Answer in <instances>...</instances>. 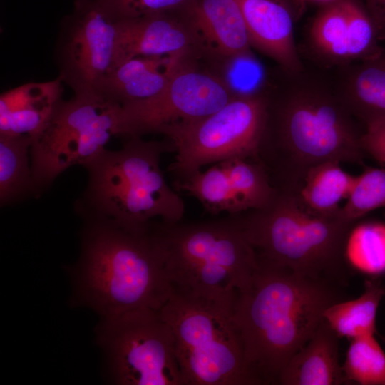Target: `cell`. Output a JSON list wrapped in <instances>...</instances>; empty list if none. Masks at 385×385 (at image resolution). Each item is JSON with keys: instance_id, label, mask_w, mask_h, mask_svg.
I'll use <instances>...</instances> for the list:
<instances>
[{"instance_id": "6da1fadb", "label": "cell", "mask_w": 385, "mask_h": 385, "mask_svg": "<svg viewBox=\"0 0 385 385\" xmlns=\"http://www.w3.org/2000/svg\"><path fill=\"white\" fill-rule=\"evenodd\" d=\"M257 257L250 284L237 293L233 318L250 371L260 384H278L283 369L311 338L325 309L342 297L329 278Z\"/></svg>"}, {"instance_id": "7a4b0ae2", "label": "cell", "mask_w": 385, "mask_h": 385, "mask_svg": "<svg viewBox=\"0 0 385 385\" xmlns=\"http://www.w3.org/2000/svg\"><path fill=\"white\" fill-rule=\"evenodd\" d=\"M79 213L83 218L81 254L71 269L76 302L101 318L160 309L173 288L148 229L137 233L106 217Z\"/></svg>"}, {"instance_id": "3957f363", "label": "cell", "mask_w": 385, "mask_h": 385, "mask_svg": "<svg viewBox=\"0 0 385 385\" xmlns=\"http://www.w3.org/2000/svg\"><path fill=\"white\" fill-rule=\"evenodd\" d=\"M346 103L317 91L268 100L256 160L272 185L296 192L314 166L330 160L363 164L362 133Z\"/></svg>"}, {"instance_id": "277c9868", "label": "cell", "mask_w": 385, "mask_h": 385, "mask_svg": "<svg viewBox=\"0 0 385 385\" xmlns=\"http://www.w3.org/2000/svg\"><path fill=\"white\" fill-rule=\"evenodd\" d=\"M167 152H175L169 140L141 137L128 138L119 150L105 149L84 165L88 185L76 209L137 233L145 232L156 219L180 221L184 202L168 184L160 165L161 155Z\"/></svg>"}, {"instance_id": "5b68a950", "label": "cell", "mask_w": 385, "mask_h": 385, "mask_svg": "<svg viewBox=\"0 0 385 385\" xmlns=\"http://www.w3.org/2000/svg\"><path fill=\"white\" fill-rule=\"evenodd\" d=\"M150 236L174 290L235 298L258 267L257 252L233 215L200 222L153 220Z\"/></svg>"}, {"instance_id": "8992f818", "label": "cell", "mask_w": 385, "mask_h": 385, "mask_svg": "<svg viewBox=\"0 0 385 385\" xmlns=\"http://www.w3.org/2000/svg\"><path fill=\"white\" fill-rule=\"evenodd\" d=\"M236 297L215 299L173 289L160 309L174 335L183 385L260 384L234 321Z\"/></svg>"}, {"instance_id": "52a82bcc", "label": "cell", "mask_w": 385, "mask_h": 385, "mask_svg": "<svg viewBox=\"0 0 385 385\" xmlns=\"http://www.w3.org/2000/svg\"><path fill=\"white\" fill-rule=\"evenodd\" d=\"M233 216L260 257L327 278L344 260L345 238L355 222L314 214L294 192L279 190L266 206Z\"/></svg>"}, {"instance_id": "ba28073f", "label": "cell", "mask_w": 385, "mask_h": 385, "mask_svg": "<svg viewBox=\"0 0 385 385\" xmlns=\"http://www.w3.org/2000/svg\"><path fill=\"white\" fill-rule=\"evenodd\" d=\"M121 105L101 96L61 101L41 133L31 144L32 193L43 192L63 171L85 165L120 135Z\"/></svg>"}, {"instance_id": "9c48e42d", "label": "cell", "mask_w": 385, "mask_h": 385, "mask_svg": "<svg viewBox=\"0 0 385 385\" xmlns=\"http://www.w3.org/2000/svg\"><path fill=\"white\" fill-rule=\"evenodd\" d=\"M267 106L264 96L238 93L208 115L164 127L160 133L173 144L175 153L168 170L177 180L208 164L235 158L255 160Z\"/></svg>"}, {"instance_id": "30bf717a", "label": "cell", "mask_w": 385, "mask_h": 385, "mask_svg": "<svg viewBox=\"0 0 385 385\" xmlns=\"http://www.w3.org/2000/svg\"><path fill=\"white\" fill-rule=\"evenodd\" d=\"M96 336L111 384L183 385L174 335L160 309L101 318Z\"/></svg>"}, {"instance_id": "8fae6325", "label": "cell", "mask_w": 385, "mask_h": 385, "mask_svg": "<svg viewBox=\"0 0 385 385\" xmlns=\"http://www.w3.org/2000/svg\"><path fill=\"white\" fill-rule=\"evenodd\" d=\"M237 94L227 79L197 68L192 60L186 61L158 94L121 105L120 135L141 137L174 123L201 118Z\"/></svg>"}, {"instance_id": "7c38bea8", "label": "cell", "mask_w": 385, "mask_h": 385, "mask_svg": "<svg viewBox=\"0 0 385 385\" xmlns=\"http://www.w3.org/2000/svg\"><path fill=\"white\" fill-rule=\"evenodd\" d=\"M126 16L111 0H76L61 76L76 96H100L105 77L123 60Z\"/></svg>"}, {"instance_id": "4fadbf2b", "label": "cell", "mask_w": 385, "mask_h": 385, "mask_svg": "<svg viewBox=\"0 0 385 385\" xmlns=\"http://www.w3.org/2000/svg\"><path fill=\"white\" fill-rule=\"evenodd\" d=\"M176 189L197 199L208 212L235 215L266 206L276 192L263 165L235 158L177 180Z\"/></svg>"}, {"instance_id": "5bb4252c", "label": "cell", "mask_w": 385, "mask_h": 385, "mask_svg": "<svg viewBox=\"0 0 385 385\" xmlns=\"http://www.w3.org/2000/svg\"><path fill=\"white\" fill-rule=\"evenodd\" d=\"M314 46L334 59L369 60L381 55L379 31L364 4L334 0L324 5L309 30Z\"/></svg>"}, {"instance_id": "9a60e30c", "label": "cell", "mask_w": 385, "mask_h": 385, "mask_svg": "<svg viewBox=\"0 0 385 385\" xmlns=\"http://www.w3.org/2000/svg\"><path fill=\"white\" fill-rule=\"evenodd\" d=\"M122 38L123 61L138 56L193 58L205 48L184 7L124 17Z\"/></svg>"}, {"instance_id": "2e32d148", "label": "cell", "mask_w": 385, "mask_h": 385, "mask_svg": "<svg viewBox=\"0 0 385 385\" xmlns=\"http://www.w3.org/2000/svg\"><path fill=\"white\" fill-rule=\"evenodd\" d=\"M242 12L251 46L285 70L300 68L289 0H235Z\"/></svg>"}, {"instance_id": "e0dca14e", "label": "cell", "mask_w": 385, "mask_h": 385, "mask_svg": "<svg viewBox=\"0 0 385 385\" xmlns=\"http://www.w3.org/2000/svg\"><path fill=\"white\" fill-rule=\"evenodd\" d=\"M185 13L205 48L225 58L250 55V41L235 0H190Z\"/></svg>"}, {"instance_id": "ac0fdd59", "label": "cell", "mask_w": 385, "mask_h": 385, "mask_svg": "<svg viewBox=\"0 0 385 385\" xmlns=\"http://www.w3.org/2000/svg\"><path fill=\"white\" fill-rule=\"evenodd\" d=\"M61 80L28 83L1 93L0 135L32 140L39 135L61 100Z\"/></svg>"}, {"instance_id": "d6986e66", "label": "cell", "mask_w": 385, "mask_h": 385, "mask_svg": "<svg viewBox=\"0 0 385 385\" xmlns=\"http://www.w3.org/2000/svg\"><path fill=\"white\" fill-rule=\"evenodd\" d=\"M184 60L183 56L129 58L105 77L98 94L120 105L153 97L162 91Z\"/></svg>"}, {"instance_id": "ffe728a7", "label": "cell", "mask_w": 385, "mask_h": 385, "mask_svg": "<svg viewBox=\"0 0 385 385\" xmlns=\"http://www.w3.org/2000/svg\"><path fill=\"white\" fill-rule=\"evenodd\" d=\"M338 336L323 318L280 374L282 385H338L346 382L339 363Z\"/></svg>"}, {"instance_id": "44dd1931", "label": "cell", "mask_w": 385, "mask_h": 385, "mask_svg": "<svg viewBox=\"0 0 385 385\" xmlns=\"http://www.w3.org/2000/svg\"><path fill=\"white\" fill-rule=\"evenodd\" d=\"M337 160L324 162L312 168L294 192L311 212L324 217L340 215L342 199H347L355 176L344 171Z\"/></svg>"}, {"instance_id": "7402d4cb", "label": "cell", "mask_w": 385, "mask_h": 385, "mask_svg": "<svg viewBox=\"0 0 385 385\" xmlns=\"http://www.w3.org/2000/svg\"><path fill=\"white\" fill-rule=\"evenodd\" d=\"M384 295L381 282L368 280L358 298L329 306L323 317L338 337L351 339L374 334L379 304Z\"/></svg>"}, {"instance_id": "603a6c76", "label": "cell", "mask_w": 385, "mask_h": 385, "mask_svg": "<svg viewBox=\"0 0 385 385\" xmlns=\"http://www.w3.org/2000/svg\"><path fill=\"white\" fill-rule=\"evenodd\" d=\"M29 136L0 135V202L9 205L32 192Z\"/></svg>"}, {"instance_id": "cb8c5ba5", "label": "cell", "mask_w": 385, "mask_h": 385, "mask_svg": "<svg viewBox=\"0 0 385 385\" xmlns=\"http://www.w3.org/2000/svg\"><path fill=\"white\" fill-rule=\"evenodd\" d=\"M355 222L346 234L344 259L354 270L369 275L385 272V224Z\"/></svg>"}, {"instance_id": "d4e9b609", "label": "cell", "mask_w": 385, "mask_h": 385, "mask_svg": "<svg viewBox=\"0 0 385 385\" xmlns=\"http://www.w3.org/2000/svg\"><path fill=\"white\" fill-rule=\"evenodd\" d=\"M347 107L364 121L385 117V56L366 60L351 81Z\"/></svg>"}, {"instance_id": "484cf974", "label": "cell", "mask_w": 385, "mask_h": 385, "mask_svg": "<svg viewBox=\"0 0 385 385\" xmlns=\"http://www.w3.org/2000/svg\"><path fill=\"white\" fill-rule=\"evenodd\" d=\"M342 369L346 382L385 385V353L374 334L351 339Z\"/></svg>"}, {"instance_id": "4316f807", "label": "cell", "mask_w": 385, "mask_h": 385, "mask_svg": "<svg viewBox=\"0 0 385 385\" xmlns=\"http://www.w3.org/2000/svg\"><path fill=\"white\" fill-rule=\"evenodd\" d=\"M378 208H385V168H366L355 176L340 215L346 220L356 222Z\"/></svg>"}, {"instance_id": "83f0119b", "label": "cell", "mask_w": 385, "mask_h": 385, "mask_svg": "<svg viewBox=\"0 0 385 385\" xmlns=\"http://www.w3.org/2000/svg\"><path fill=\"white\" fill-rule=\"evenodd\" d=\"M366 128L361 143L364 153L376 161L385 164V117H378L364 121Z\"/></svg>"}, {"instance_id": "f1b7e54d", "label": "cell", "mask_w": 385, "mask_h": 385, "mask_svg": "<svg viewBox=\"0 0 385 385\" xmlns=\"http://www.w3.org/2000/svg\"><path fill=\"white\" fill-rule=\"evenodd\" d=\"M135 16L173 11L185 7L190 0H123Z\"/></svg>"}, {"instance_id": "f546056e", "label": "cell", "mask_w": 385, "mask_h": 385, "mask_svg": "<svg viewBox=\"0 0 385 385\" xmlns=\"http://www.w3.org/2000/svg\"><path fill=\"white\" fill-rule=\"evenodd\" d=\"M364 1L380 37L385 36V0H364Z\"/></svg>"}, {"instance_id": "4dcf8cb0", "label": "cell", "mask_w": 385, "mask_h": 385, "mask_svg": "<svg viewBox=\"0 0 385 385\" xmlns=\"http://www.w3.org/2000/svg\"><path fill=\"white\" fill-rule=\"evenodd\" d=\"M298 1L299 0H293V1ZM309 1H312L313 2H317V3H322L323 5L326 4H328L334 0H309Z\"/></svg>"}]
</instances>
